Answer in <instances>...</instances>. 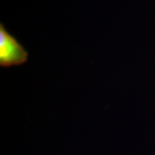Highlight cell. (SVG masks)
<instances>
[{
	"mask_svg": "<svg viewBox=\"0 0 155 155\" xmlns=\"http://www.w3.org/2000/svg\"><path fill=\"white\" fill-rule=\"evenodd\" d=\"M28 60V53L22 44L0 24V66H21Z\"/></svg>",
	"mask_w": 155,
	"mask_h": 155,
	"instance_id": "obj_1",
	"label": "cell"
}]
</instances>
